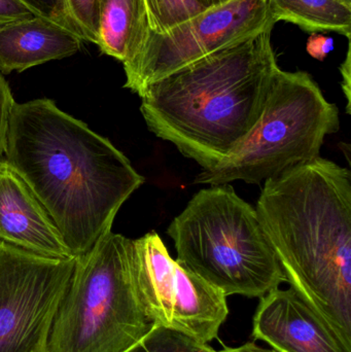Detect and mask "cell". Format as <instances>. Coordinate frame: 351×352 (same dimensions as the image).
Masks as SVG:
<instances>
[{
  "instance_id": "obj_1",
  "label": "cell",
  "mask_w": 351,
  "mask_h": 352,
  "mask_svg": "<svg viewBox=\"0 0 351 352\" xmlns=\"http://www.w3.org/2000/svg\"><path fill=\"white\" fill-rule=\"evenodd\" d=\"M3 154L76 258L111 232L122 205L144 182L107 138L49 99L14 103Z\"/></svg>"
},
{
  "instance_id": "obj_2",
  "label": "cell",
  "mask_w": 351,
  "mask_h": 352,
  "mask_svg": "<svg viewBox=\"0 0 351 352\" xmlns=\"http://www.w3.org/2000/svg\"><path fill=\"white\" fill-rule=\"evenodd\" d=\"M262 227L286 283L351 343V173L315 159L264 182Z\"/></svg>"
},
{
  "instance_id": "obj_3",
  "label": "cell",
  "mask_w": 351,
  "mask_h": 352,
  "mask_svg": "<svg viewBox=\"0 0 351 352\" xmlns=\"http://www.w3.org/2000/svg\"><path fill=\"white\" fill-rule=\"evenodd\" d=\"M272 30L228 45L148 85L138 96L150 131L208 170L233 154L263 113L278 69Z\"/></svg>"
},
{
  "instance_id": "obj_4",
  "label": "cell",
  "mask_w": 351,
  "mask_h": 352,
  "mask_svg": "<svg viewBox=\"0 0 351 352\" xmlns=\"http://www.w3.org/2000/svg\"><path fill=\"white\" fill-rule=\"evenodd\" d=\"M154 328L135 240L109 232L76 258L47 352H124Z\"/></svg>"
},
{
  "instance_id": "obj_5",
  "label": "cell",
  "mask_w": 351,
  "mask_h": 352,
  "mask_svg": "<svg viewBox=\"0 0 351 352\" xmlns=\"http://www.w3.org/2000/svg\"><path fill=\"white\" fill-rule=\"evenodd\" d=\"M167 234L177 262L227 297L261 298L286 281L257 210L229 184L194 195Z\"/></svg>"
},
{
  "instance_id": "obj_6",
  "label": "cell",
  "mask_w": 351,
  "mask_h": 352,
  "mask_svg": "<svg viewBox=\"0 0 351 352\" xmlns=\"http://www.w3.org/2000/svg\"><path fill=\"white\" fill-rule=\"evenodd\" d=\"M339 109L324 96L305 72L272 76L259 122L245 142L212 169L202 170L196 184H227L242 180L260 184L319 158L325 138L339 130Z\"/></svg>"
},
{
  "instance_id": "obj_7",
  "label": "cell",
  "mask_w": 351,
  "mask_h": 352,
  "mask_svg": "<svg viewBox=\"0 0 351 352\" xmlns=\"http://www.w3.org/2000/svg\"><path fill=\"white\" fill-rule=\"evenodd\" d=\"M76 260L45 258L0 241V352H47Z\"/></svg>"
},
{
  "instance_id": "obj_8",
  "label": "cell",
  "mask_w": 351,
  "mask_h": 352,
  "mask_svg": "<svg viewBox=\"0 0 351 352\" xmlns=\"http://www.w3.org/2000/svg\"><path fill=\"white\" fill-rule=\"evenodd\" d=\"M275 24L269 0H232L164 34L150 32L141 53L124 67L125 88L139 95L148 85Z\"/></svg>"
},
{
  "instance_id": "obj_9",
  "label": "cell",
  "mask_w": 351,
  "mask_h": 352,
  "mask_svg": "<svg viewBox=\"0 0 351 352\" xmlns=\"http://www.w3.org/2000/svg\"><path fill=\"white\" fill-rule=\"evenodd\" d=\"M135 244L142 291L156 327L179 331L205 344L218 338L229 316L227 296L173 260L156 232Z\"/></svg>"
},
{
  "instance_id": "obj_10",
  "label": "cell",
  "mask_w": 351,
  "mask_h": 352,
  "mask_svg": "<svg viewBox=\"0 0 351 352\" xmlns=\"http://www.w3.org/2000/svg\"><path fill=\"white\" fill-rule=\"evenodd\" d=\"M253 336L275 352H351V343L293 287H278L261 297Z\"/></svg>"
},
{
  "instance_id": "obj_11",
  "label": "cell",
  "mask_w": 351,
  "mask_h": 352,
  "mask_svg": "<svg viewBox=\"0 0 351 352\" xmlns=\"http://www.w3.org/2000/svg\"><path fill=\"white\" fill-rule=\"evenodd\" d=\"M0 241L49 258H76L24 178L0 161Z\"/></svg>"
},
{
  "instance_id": "obj_12",
  "label": "cell",
  "mask_w": 351,
  "mask_h": 352,
  "mask_svg": "<svg viewBox=\"0 0 351 352\" xmlns=\"http://www.w3.org/2000/svg\"><path fill=\"white\" fill-rule=\"evenodd\" d=\"M82 37L43 16L0 28V74L22 72L80 51Z\"/></svg>"
},
{
  "instance_id": "obj_13",
  "label": "cell",
  "mask_w": 351,
  "mask_h": 352,
  "mask_svg": "<svg viewBox=\"0 0 351 352\" xmlns=\"http://www.w3.org/2000/svg\"><path fill=\"white\" fill-rule=\"evenodd\" d=\"M150 32L144 0H100L97 45L124 67L141 53Z\"/></svg>"
},
{
  "instance_id": "obj_14",
  "label": "cell",
  "mask_w": 351,
  "mask_h": 352,
  "mask_svg": "<svg viewBox=\"0 0 351 352\" xmlns=\"http://www.w3.org/2000/svg\"><path fill=\"white\" fill-rule=\"evenodd\" d=\"M276 23L286 21L304 30L334 31L350 39L351 4L343 0H269Z\"/></svg>"
},
{
  "instance_id": "obj_15",
  "label": "cell",
  "mask_w": 351,
  "mask_h": 352,
  "mask_svg": "<svg viewBox=\"0 0 351 352\" xmlns=\"http://www.w3.org/2000/svg\"><path fill=\"white\" fill-rule=\"evenodd\" d=\"M150 31L164 34L203 12L196 0H144Z\"/></svg>"
},
{
  "instance_id": "obj_16",
  "label": "cell",
  "mask_w": 351,
  "mask_h": 352,
  "mask_svg": "<svg viewBox=\"0 0 351 352\" xmlns=\"http://www.w3.org/2000/svg\"><path fill=\"white\" fill-rule=\"evenodd\" d=\"M124 352H216L212 346L164 327L152 329L139 342Z\"/></svg>"
},
{
  "instance_id": "obj_17",
  "label": "cell",
  "mask_w": 351,
  "mask_h": 352,
  "mask_svg": "<svg viewBox=\"0 0 351 352\" xmlns=\"http://www.w3.org/2000/svg\"><path fill=\"white\" fill-rule=\"evenodd\" d=\"M68 12L84 41L98 43L100 0H65Z\"/></svg>"
},
{
  "instance_id": "obj_18",
  "label": "cell",
  "mask_w": 351,
  "mask_h": 352,
  "mask_svg": "<svg viewBox=\"0 0 351 352\" xmlns=\"http://www.w3.org/2000/svg\"><path fill=\"white\" fill-rule=\"evenodd\" d=\"M35 12L82 37L80 29L70 16L65 0H20Z\"/></svg>"
},
{
  "instance_id": "obj_19",
  "label": "cell",
  "mask_w": 351,
  "mask_h": 352,
  "mask_svg": "<svg viewBox=\"0 0 351 352\" xmlns=\"http://www.w3.org/2000/svg\"><path fill=\"white\" fill-rule=\"evenodd\" d=\"M35 16H41L20 0H0V28Z\"/></svg>"
},
{
  "instance_id": "obj_20",
  "label": "cell",
  "mask_w": 351,
  "mask_h": 352,
  "mask_svg": "<svg viewBox=\"0 0 351 352\" xmlns=\"http://www.w3.org/2000/svg\"><path fill=\"white\" fill-rule=\"evenodd\" d=\"M14 103V100L10 87L0 74V157L3 155L6 126H8V116Z\"/></svg>"
},
{
  "instance_id": "obj_21",
  "label": "cell",
  "mask_w": 351,
  "mask_h": 352,
  "mask_svg": "<svg viewBox=\"0 0 351 352\" xmlns=\"http://www.w3.org/2000/svg\"><path fill=\"white\" fill-rule=\"evenodd\" d=\"M306 49L311 57L323 61L334 50L333 38L319 33H313L307 41Z\"/></svg>"
},
{
  "instance_id": "obj_22",
  "label": "cell",
  "mask_w": 351,
  "mask_h": 352,
  "mask_svg": "<svg viewBox=\"0 0 351 352\" xmlns=\"http://www.w3.org/2000/svg\"><path fill=\"white\" fill-rule=\"evenodd\" d=\"M341 74L342 78H343L342 89H343L344 94L346 96V101H348L346 111H348V113H350V45H348L346 61L341 65Z\"/></svg>"
},
{
  "instance_id": "obj_23",
  "label": "cell",
  "mask_w": 351,
  "mask_h": 352,
  "mask_svg": "<svg viewBox=\"0 0 351 352\" xmlns=\"http://www.w3.org/2000/svg\"><path fill=\"white\" fill-rule=\"evenodd\" d=\"M216 352H275L269 351V349H263V347L258 346L256 343L247 342L245 344L237 347H225L222 351Z\"/></svg>"
},
{
  "instance_id": "obj_24",
  "label": "cell",
  "mask_w": 351,
  "mask_h": 352,
  "mask_svg": "<svg viewBox=\"0 0 351 352\" xmlns=\"http://www.w3.org/2000/svg\"><path fill=\"white\" fill-rule=\"evenodd\" d=\"M200 4L203 10H210V8H218V6H224L232 0H196Z\"/></svg>"
},
{
  "instance_id": "obj_25",
  "label": "cell",
  "mask_w": 351,
  "mask_h": 352,
  "mask_svg": "<svg viewBox=\"0 0 351 352\" xmlns=\"http://www.w3.org/2000/svg\"><path fill=\"white\" fill-rule=\"evenodd\" d=\"M343 1H346V3L351 4V0H343Z\"/></svg>"
}]
</instances>
